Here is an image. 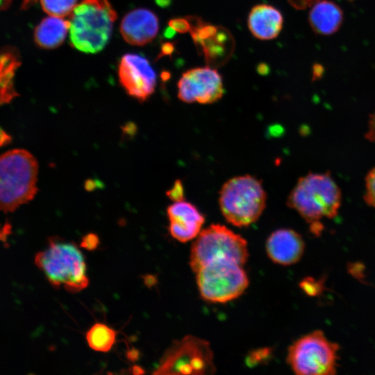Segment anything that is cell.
Instances as JSON below:
<instances>
[{
    "instance_id": "obj_17",
    "label": "cell",
    "mask_w": 375,
    "mask_h": 375,
    "mask_svg": "<svg viewBox=\"0 0 375 375\" xmlns=\"http://www.w3.org/2000/svg\"><path fill=\"white\" fill-rule=\"evenodd\" d=\"M199 51L203 52L208 66L219 67L231 57L234 49V40L231 33L218 26L217 31L208 38L195 44Z\"/></svg>"
},
{
    "instance_id": "obj_1",
    "label": "cell",
    "mask_w": 375,
    "mask_h": 375,
    "mask_svg": "<svg viewBox=\"0 0 375 375\" xmlns=\"http://www.w3.org/2000/svg\"><path fill=\"white\" fill-rule=\"evenodd\" d=\"M341 202V190L329 172H310L300 177L286 201L317 235L322 230L320 220L335 217Z\"/></svg>"
},
{
    "instance_id": "obj_35",
    "label": "cell",
    "mask_w": 375,
    "mask_h": 375,
    "mask_svg": "<svg viewBox=\"0 0 375 375\" xmlns=\"http://www.w3.org/2000/svg\"><path fill=\"white\" fill-rule=\"evenodd\" d=\"M175 33H176V31L169 26L166 28L165 31V36L168 38H172L174 35Z\"/></svg>"
},
{
    "instance_id": "obj_15",
    "label": "cell",
    "mask_w": 375,
    "mask_h": 375,
    "mask_svg": "<svg viewBox=\"0 0 375 375\" xmlns=\"http://www.w3.org/2000/svg\"><path fill=\"white\" fill-rule=\"evenodd\" d=\"M283 17L275 7L265 3L254 6L250 10L247 26L251 34L261 40L276 38L281 31Z\"/></svg>"
},
{
    "instance_id": "obj_27",
    "label": "cell",
    "mask_w": 375,
    "mask_h": 375,
    "mask_svg": "<svg viewBox=\"0 0 375 375\" xmlns=\"http://www.w3.org/2000/svg\"><path fill=\"white\" fill-rule=\"evenodd\" d=\"M288 2L295 9L304 10L311 7L320 0H287Z\"/></svg>"
},
{
    "instance_id": "obj_33",
    "label": "cell",
    "mask_w": 375,
    "mask_h": 375,
    "mask_svg": "<svg viewBox=\"0 0 375 375\" xmlns=\"http://www.w3.org/2000/svg\"><path fill=\"white\" fill-rule=\"evenodd\" d=\"M268 70V67L265 64H260L258 66V72L261 74H265Z\"/></svg>"
},
{
    "instance_id": "obj_14",
    "label": "cell",
    "mask_w": 375,
    "mask_h": 375,
    "mask_svg": "<svg viewBox=\"0 0 375 375\" xmlns=\"http://www.w3.org/2000/svg\"><path fill=\"white\" fill-rule=\"evenodd\" d=\"M305 243L301 235L290 228L274 231L267 238L266 251L269 258L275 263L290 265L302 257Z\"/></svg>"
},
{
    "instance_id": "obj_16",
    "label": "cell",
    "mask_w": 375,
    "mask_h": 375,
    "mask_svg": "<svg viewBox=\"0 0 375 375\" xmlns=\"http://www.w3.org/2000/svg\"><path fill=\"white\" fill-rule=\"evenodd\" d=\"M308 23L321 35H330L340 28L344 16L341 8L330 0H320L311 6Z\"/></svg>"
},
{
    "instance_id": "obj_4",
    "label": "cell",
    "mask_w": 375,
    "mask_h": 375,
    "mask_svg": "<svg viewBox=\"0 0 375 375\" xmlns=\"http://www.w3.org/2000/svg\"><path fill=\"white\" fill-rule=\"evenodd\" d=\"M35 260L54 287L75 293L89 284L84 257L72 242L52 238L48 247L36 255Z\"/></svg>"
},
{
    "instance_id": "obj_32",
    "label": "cell",
    "mask_w": 375,
    "mask_h": 375,
    "mask_svg": "<svg viewBox=\"0 0 375 375\" xmlns=\"http://www.w3.org/2000/svg\"><path fill=\"white\" fill-rule=\"evenodd\" d=\"M155 1L161 8H166L170 5L172 0H155Z\"/></svg>"
},
{
    "instance_id": "obj_26",
    "label": "cell",
    "mask_w": 375,
    "mask_h": 375,
    "mask_svg": "<svg viewBox=\"0 0 375 375\" xmlns=\"http://www.w3.org/2000/svg\"><path fill=\"white\" fill-rule=\"evenodd\" d=\"M365 137L369 142L375 144V112L369 116L367 130Z\"/></svg>"
},
{
    "instance_id": "obj_13",
    "label": "cell",
    "mask_w": 375,
    "mask_h": 375,
    "mask_svg": "<svg viewBox=\"0 0 375 375\" xmlns=\"http://www.w3.org/2000/svg\"><path fill=\"white\" fill-rule=\"evenodd\" d=\"M159 22L156 15L144 9H135L128 12L120 24V33L128 43L142 46L157 35Z\"/></svg>"
},
{
    "instance_id": "obj_6",
    "label": "cell",
    "mask_w": 375,
    "mask_h": 375,
    "mask_svg": "<svg viewBox=\"0 0 375 375\" xmlns=\"http://www.w3.org/2000/svg\"><path fill=\"white\" fill-rule=\"evenodd\" d=\"M247 242L226 226L212 224L201 231L193 242L190 265L195 273L206 264L216 260H229L243 265L247 260Z\"/></svg>"
},
{
    "instance_id": "obj_11",
    "label": "cell",
    "mask_w": 375,
    "mask_h": 375,
    "mask_svg": "<svg viewBox=\"0 0 375 375\" xmlns=\"http://www.w3.org/2000/svg\"><path fill=\"white\" fill-rule=\"evenodd\" d=\"M118 75L125 91L140 101L147 100L155 90L156 74L149 61L142 56L131 53L123 56Z\"/></svg>"
},
{
    "instance_id": "obj_25",
    "label": "cell",
    "mask_w": 375,
    "mask_h": 375,
    "mask_svg": "<svg viewBox=\"0 0 375 375\" xmlns=\"http://www.w3.org/2000/svg\"><path fill=\"white\" fill-rule=\"evenodd\" d=\"M99 244V240L98 236L94 233H89L82 238L81 247L91 251L97 249Z\"/></svg>"
},
{
    "instance_id": "obj_18",
    "label": "cell",
    "mask_w": 375,
    "mask_h": 375,
    "mask_svg": "<svg viewBox=\"0 0 375 375\" xmlns=\"http://www.w3.org/2000/svg\"><path fill=\"white\" fill-rule=\"evenodd\" d=\"M69 27V20L51 15L45 17L35 28V42L42 49L57 48L63 43Z\"/></svg>"
},
{
    "instance_id": "obj_19",
    "label": "cell",
    "mask_w": 375,
    "mask_h": 375,
    "mask_svg": "<svg viewBox=\"0 0 375 375\" xmlns=\"http://www.w3.org/2000/svg\"><path fill=\"white\" fill-rule=\"evenodd\" d=\"M18 65L14 50L7 49L0 53V105L8 102L14 97L13 77Z\"/></svg>"
},
{
    "instance_id": "obj_8",
    "label": "cell",
    "mask_w": 375,
    "mask_h": 375,
    "mask_svg": "<svg viewBox=\"0 0 375 375\" xmlns=\"http://www.w3.org/2000/svg\"><path fill=\"white\" fill-rule=\"evenodd\" d=\"M201 297L212 303H226L240 297L249 285L242 265L233 260H216L196 272Z\"/></svg>"
},
{
    "instance_id": "obj_29",
    "label": "cell",
    "mask_w": 375,
    "mask_h": 375,
    "mask_svg": "<svg viewBox=\"0 0 375 375\" xmlns=\"http://www.w3.org/2000/svg\"><path fill=\"white\" fill-rule=\"evenodd\" d=\"M175 50V44L170 42H164L160 48V52L157 59L165 56H171Z\"/></svg>"
},
{
    "instance_id": "obj_30",
    "label": "cell",
    "mask_w": 375,
    "mask_h": 375,
    "mask_svg": "<svg viewBox=\"0 0 375 375\" xmlns=\"http://www.w3.org/2000/svg\"><path fill=\"white\" fill-rule=\"evenodd\" d=\"M269 351L267 349L257 350L251 355L249 360H250L251 362L259 361L262 358H265L269 354Z\"/></svg>"
},
{
    "instance_id": "obj_12",
    "label": "cell",
    "mask_w": 375,
    "mask_h": 375,
    "mask_svg": "<svg viewBox=\"0 0 375 375\" xmlns=\"http://www.w3.org/2000/svg\"><path fill=\"white\" fill-rule=\"evenodd\" d=\"M170 235L181 242L197 237L205 222V217L192 203L181 200L175 201L167 209Z\"/></svg>"
},
{
    "instance_id": "obj_10",
    "label": "cell",
    "mask_w": 375,
    "mask_h": 375,
    "mask_svg": "<svg viewBox=\"0 0 375 375\" xmlns=\"http://www.w3.org/2000/svg\"><path fill=\"white\" fill-rule=\"evenodd\" d=\"M177 87L178 99L187 103H212L219 101L224 93L221 74L208 65L183 73Z\"/></svg>"
},
{
    "instance_id": "obj_9",
    "label": "cell",
    "mask_w": 375,
    "mask_h": 375,
    "mask_svg": "<svg viewBox=\"0 0 375 375\" xmlns=\"http://www.w3.org/2000/svg\"><path fill=\"white\" fill-rule=\"evenodd\" d=\"M216 368L208 341L185 335L176 340L161 357L153 374H212Z\"/></svg>"
},
{
    "instance_id": "obj_23",
    "label": "cell",
    "mask_w": 375,
    "mask_h": 375,
    "mask_svg": "<svg viewBox=\"0 0 375 375\" xmlns=\"http://www.w3.org/2000/svg\"><path fill=\"white\" fill-rule=\"evenodd\" d=\"M168 25L176 32L185 33L190 30V22L185 17V18H174L169 21Z\"/></svg>"
},
{
    "instance_id": "obj_34",
    "label": "cell",
    "mask_w": 375,
    "mask_h": 375,
    "mask_svg": "<svg viewBox=\"0 0 375 375\" xmlns=\"http://www.w3.org/2000/svg\"><path fill=\"white\" fill-rule=\"evenodd\" d=\"M11 1L12 0H0V10L6 9L11 3Z\"/></svg>"
},
{
    "instance_id": "obj_7",
    "label": "cell",
    "mask_w": 375,
    "mask_h": 375,
    "mask_svg": "<svg viewBox=\"0 0 375 375\" xmlns=\"http://www.w3.org/2000/svg\"><path fill=\"white\" fill-rule=\"evenodd\" d=\"M338 350L337 343L317 330L299 338L289 347L287 362L299 375H332L337 371Z\"/></svg>"
},
{
    "instance_id": "obj_36",
    "label": "cell",
    "mask_w": 375,
    "mask_h": 375,
    "mask_svg": "<svg viewBox=\"0 0 375 375\" xmlns=\"http://www.w3.org/2000/svg\"><path fill=\"white\" fill-rule=\"evenodd\" d=\"M37 0H23L22 8H28L32 6Z\"/></svg>"
},
{
    "instance_id": "obj_28",
    "label": "cell",
    "mask_w": 375,
    "mask_h": 375,
    "mask_svg": "<svg viewBox=\"0 0 375 375\" xmlns=\"http://www.w3.org/2000/svg\"><path fill=\"white\" fill-rule=\"evenodd\" d=\"M301 287L308 294H315L317 292V289L318 288V284L308 278L301 282Z\"/></svg>"
},
{
    "instance_id": "obj_5",
    "label": "cell",
    "mask_w": 375,
    "mask_h": 375,
    "mask_svg": "<svg viewBox=\"0 0 375 375\" xmlns=\"http://www.w3.org/2000/svg\"><path fill=\"white\" fill-rule=\"evenodd\" d=\"M267 194L262 181L246 174L226 181L219 190V205L226 220L244 227L256 222L264 211Z\"/></svg>"
},
{
    "instance_id": "obj_21",
    "label": "cell",
    "mask_w": 375,
    "mask_h": 375,
    "mask_svg": "<svg viewBox=\"0 0 375 375\" xmlns=\"http://www.w3.org/2000/svg\"><path fill=\"white\" fill-rule=\"evenodd\" d=\"M76 2L77 0H40L42 8L45 12L58 17L69 15Z\"/></svg>"
},
{
    "instance_id": "obj_20",
    "label": "cell",
    "mask_w": 375,
    "mask_h": 375,
    "mask_svg": "<svg viewBox=\"0 0 375 375\" xmlns=\"http://www.w3.org/2000/svg\"><path fill=\"white\" fill-rule=\"evenodd\" d=\"M89 347L97 351L108 352L114 345L117 332L103 323H96L86 333Z\"/></svg>"
},
{
    "instance_id": "obj_24",
    "label": "cell",
    "mask_w": 375,
    "mask_h": 375,
    "mask_svg": "<svg viewBox=\"0 0 375 375\" xmlns=\"http://www.w3.org/2000/svg\"><path fill=\"white\" fill-rule=\"evenodd\" d=\"M167 194L174 202L184 200V190L181 181L176 180Z\"/></svg>"
},
{
    "instance_id": "obj_3",
    "label": "cell",
    "mask_w": 375,
    "mask_h": 375,
    "mask_svg": "<svg viewBox=\"0 0 375 375\" xmlns=\"http://www.w3.org/2000/svg\"><path fill=\"white\" fill-rule=\"evenodd\" d=\"M38 164L25 149L0 155V210L13 212L33 199L37 192Z\"/></svg>"
},
{
    "instance_id": "obj_31",
    "label": "cell",
    "mask_w": 375,
    "mask_h": 375,
    "mask_svg": "<svg viewBox=\"0 0 375 375\" xmlns=\"http://www.w3.org/2000/svg\"><path fill=\"white\" fill-rule=\"evenodd\" d=\"M324 73V68L319 64H315L312 67V79L317 80L321 78Z\"/></svg>"
},
{
    "instance_id": "obj_2",
    "label": "cell",
    "mask_w": 375,
    "mask_h": 375,
    "mask_svg": "<svg viewBox=\"0 0 375 375\" xmlns=\"http://www.w3.org/2000/svg\"><path fill=\"white\" fill-rule=\"evenodd\" d=\"M116 19L117 12L109 0H82L69 15L71 45L85 53L101 51Z\"/></svg>"
},
{
    "instance_id": "obj_22",
    "label": "cell",
    "mask_w": 375,
    "mask_h": 375,
    "mask_svg": "<svg viewBox=\"0 0 375 375\" xmlns=\"http://www.w3.org/2000/svg\"><path fill=\"white\" fill-rule=\"evenodd\" d=\"M363 199L369 206L375 208V167L365 176V189Z\"/></svg>"
}]
</instances>
